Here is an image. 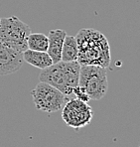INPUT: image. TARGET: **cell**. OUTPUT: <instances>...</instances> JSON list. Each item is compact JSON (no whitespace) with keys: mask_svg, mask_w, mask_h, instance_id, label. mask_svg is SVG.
I'll use <instances>...</instances> for the list:
<instances>
[{"mask_svg":"<svg viewBox=\"0 0 140 147\" xmlns=\"http://www.w3.org/2000/svg\"><path fill=\"white\" fill-rule=\"evenodd\" d=\"M49 45L48 36L42 33H30L27 39V47L30 50L47 52Z\"/></svg>","mask_w":140,"mask_h":147,"instance_id":"8fae6325","label":"cell"},{"mask_svg":"<svg viewBox=\"0 0 140 147\" xmlns=\"http://www.w3.org/2000/svg\"><path fill=\"white\" fill-rule=\"evenodd\" d=\"M67 36V32L62 29L51 30L49 32L48 50L47 53L51 57L53 64L62 61V49H63L64 40Z\"/></svg>","mask_w":140,"mask_h":147,"instance_id":"ba28073f","label":"cell"},{"mask_svg":"<svg viewBox=\"0 0 140 147\" xmlns=\"http://www.w3.org/2000/svg\"><path fill=\"white\" fill-rule=\"evenodd\" d=\"M81 65L75 62H59L42 70L39 81L58 88L65 96H73V90L79 86Z\"/></svg>","mask_w":140,"mask_h":147,"instance_id":"7a4b0ae2","label":"cell"},{"mask_svg":"<svg viewBox=\"0 0 140 147\" xmlns=\"http://www.w3.org/2000/svg\"><path fill=\"white\" fill-rule=\"evenodd\" d=\"M79 86L87 92L90 99H102L108 90L106 70L102 67L92 65L81 66Z\"/></svg>","mask_w":140,"mask_h":147,"instance_id":"277c9868","label":"cell"},{"mask_svg":"<svg viewBox=\"0 0 140 147\" xmlns=\"http://www.w3.org/2000/svg\"><path fill=\"white\" fill-rule=\"evenodd\" d=\"M22 57L26 63L35 67V68L40 69V70H44V69L53 65V61L47 52L34 51V50L27 49L22 53Z\"/></svg>","mask_w":140,"mask_h":147,"instance_id":"9c48e42d","label":"cell"},{"mask_svg":"<svg viewBox=\"0 0 140 147\" xmlns=\"http://www.w3.org/2000/svg\"><path fill=\"white\" fill-rule=\"evenodd\" d=\"M77 60V44L76 37L66 36L62 49V61L75 62Z\"/></svg>","mask_w":140,"mask_h":147,"instance_id":"30bf717a","label":"cell"},{"mask_svg":"<svg viewBox=\"0 0 140 147\" xmlns=\"http://www.w3.org/2000/svg\"><path fill=\"white\" fill-rule=\"evenodd\" d=\"M22 53L15 51L0 41V76L16 73L22 68Z\"/></svg>","mask_w":140,"mask_h":147,"instance_id":"52a82bcc","label":"cell"},{"mask_svg":"<svg viewBox=\"0 0 140 147\" xmlns=\"http://www.w3.org/2000/svg\"><path fill=\"white\" fill-rule=\"evenodd\" d=\"M31 96L36 109L48 113L62 110L65 103L70 99L58 88L44 82H39L31 90Z\"/></svg>","mask_w":140,"mask_h":147,"instance_id":"5b68a950","label":"cell"},{"mask_svg":"<svg viewBox=\"0 0 140 147\" xmlns=\"http://www.w3.org/2000/svg\"><path fill=\"white\" fill-rule=\"evenodd\" d=\"M73 96H74L76 98H79L83 101H85V102H89V100H90V98L87 94V92L79 86L74 88V90H73Z\"/></svg>","mask_w":140,"mask_h":147,"instance_id":"7c38bea8","label":"cell"},{"mask_svg":"<svg viewBox=\"0 0 140 147\" xmlns=\"http://www.w3.org/2000/svg\"><path fill=\"white\" fill-rule=\"evenodd\" d=\"M77 63L81 66L92 65L106 69L111 61L109 43L102 32L94 29H81L76 36Z\"/></svg>","mask_w":140,"mask_h":147,"instance_id":"6da1fadb","label":"cell"},{"mask_svg":"<svg viewBox=\"0 0 140 147\" xmlns=\"http://www.w3.org/2000/svg\"><path fill=\"white\" fill-rule=\"evenodd\" d=\"M94 111L88 102L79 98H70L62 109V118L68 126L77 129L89 125Z\"/></svg>","mask_w":140,"mask_h":147,"instance_id":"8992f818","label":"cell"},{"mask_svg":"<svg viewBox=\"0 0 140 147\" xmlns=\"http://www.w3.org/2000/svg\"><path fill=\"white\" fill-rule=\"evenodd\" d=\"M139 147H140V143H139Z\"/></svg>","mask_w":140,"mask_h":147,"instance_id":"4fadbf2b","label":"cell"},{"mask_svg":"<svg viewBox=\"0 0 140 147\" xmlns=\"http://www.w3.org/2000/svg\"><path fill=\"white\" fill-rule=\"evenodd\" d=\"M31 28L18 17L11 16L0 19V41L19 53L28 49L27 39Z\"/></svg>","mask_w":140,"mask_h":147,"instance_id":"3957f363","label":"cell"}]
</instances>
